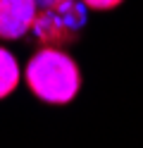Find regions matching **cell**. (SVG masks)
Wrapping results in <instances>:
<instances>
[{"label":"cell","instance_id":"cell-1","mask_svg":"<svg viewBox=\"0 0 143 148\" xmlns=\"http://www.w3.org/2000/svg\"><path fill=\"white\" fill-rule=\"evenodd\" d=\"M24 77L29 91L48 105L72 103L81 88V72L74 58L50 45H43L29 58Z\"/></svg>","mask_w":143,"mask_h":148},{"label":"cell","instance_id":"cell-2","mask_svg":"<svg viewBox=\"0 0 143 148\" xmlns=\"http://www.w3.org/2000/svg\"><path fill=\"white\" fill-rule=\"evenodd\" d=\"M86 10L88 7L81 0H64L55 7L38 10L36 22L31 26L36 41L41 45H50V48L72 45L86 26Z\"/></svg>","mask_w":143,"mask_h":148},{"label":"cell","instance_id":"cell-3","mask_svg":"<svg viewBox=\"0 0 143 148\" xmlns=\"http://www.w3.org/2000/svg\"><path fill=\"white\" fill-rule=\"evenodd\" d=\"M36 0H0V38L17 41L31 31L36 22Z\"/></svg>","mask_w":143,"mask_h":148},{"label":"cell","instance_id":"cell-4","mask_svg":"<svg viewBox=\"0 0 143 148\" xmlns=\"http://www.w3.org/2000/svg\"><path fill=\"white\" fill-rule=\"evenodd\" d=\"M19 86V62L7 48L0 45V100Z\"/></svg>","mask_w":143,"mask_h":148},{"label":"cell","instance_id":"cell-5","mask_svg":"<svg viewBox=\"0 0 143 148\" xmlns=\"http://www.w3.org/2000/svg\"><path fill=\"white\" fill-rule=\"evenodd\" d=\"M81 3L88 7V10H98V12H107V10H114L119 7L124 0H81Z\"/></svg>","mask_w":143,"mask_h":148},{"label":"cell","instance_id":"cell-6","mask_svg":"<svg viewBox=\"0 0 143 148\" xmlns=\"http://www.w3.org/2000/svg\"><path fill=\"white\" fill-rule=\"evenodd\" d=\"M60 3H64V0H36L38 10H45V7H55V5H60Z\"/></svg>","mask_w":143,"mask_h":148}]
</instances>
